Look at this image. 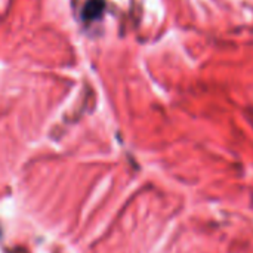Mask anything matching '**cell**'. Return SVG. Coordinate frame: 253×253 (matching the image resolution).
Returning <instances> with one entry per match:
<instances>
[{"label":"cell","instance_id":"6da1fadb","mask_svg":"<svg viewBox=\"0 0 253 253\" xmlns=\"http://www.w3.org/2000/svg\"><path fill=\"white\" fill-rule=\"evenodd\" d=\"M104 1L102 0H89L84 6V10H83V16L84 19L90 21V19H96L102 15V10H104Z\"/></svg>","mask_w":253,"mask_h":253}]
</instances>
